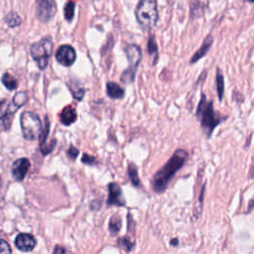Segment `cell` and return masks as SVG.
Returning <instances> with one entry per match:
<instances>
[{
    "label": "cell",
    "instance_id": "52a82bcc",
    "mask_svg": "<svg viewBox=\"0 0 254 254\" xmlns=\"http://www.w3.org/2000/svg\"><path fill=\"white\" fill-rule=\"evenodd\" d=\"M36 13L42 22H48L56 13L55 0H37Z\"/></svg>",
    "mask_w": 254,
    "mask_h": 254
},
{
    "label": "cell",
    "instance_id": "30bf717a",
    "mask_svg": "<svg viewBox=\"0 0 254 254\" xmlns=\"http://www.w3.org/2000/svg\"><path fill=\"white\" fill-rule=\"evenodd\" d=\"M49 133H50V121H49V118L46 116L44 127H42V131L39 136L40 137V148H41V152L43 153V155H47V154L51 153L55 147V144L57 143L56 140H52V142L50 144L47 143Z\"/></svg>",
    "mask_w": 254,
    "mask_h": 254
},
{
    "label": "cell",
    "instance_id": "9c48e42d",
    "mask_svg": "<svg viewBox=\"0 0 254 254\" xmlns=\"http://www.w3.org/2000/svg\"><path fill=\"white\" fill-rule=\"evenodd\" d=\"M107 204L108 205H117V206L125 205V197L123 195L122 190H121L120 186L116 183H110L108 185Z\"/></svg>",
    "mask_w": 254,
    "mask_h": 254
},
{
    "label": "cell",
    "instance_id": "ba28073f",
    "mask_svg": "<svg viewBox=\"0 0 254 254\" xmlns=\"http://www.w3.org/2000/svg\"><path fill=\"white\" fill-rule=\"evenodd\" d=\"M56 59L61 64L64 66H70L75 62L76 54L71 46L63 45L58 49L56 53Z\"/></svg>",
    "mask_w": 254,
    "mask_h": 254
},
{
    "label": "cell",
    "instance_id": "e0dca14e",
    "mask_svg": "<svg viewBox=\"0 0 254 254\" xmlns=\"http://www.w3.org/2000/svg\"><path fill=\"white\" fill-rule=\"evenodd\" d=\"M128 177H129V180L131 181L132 185L136 188L140 187L141 183H140V179H139V176H138V171H137V168L134 164L130 163L129 166H128Z\"/></svg>",
    "mask_w": 254,
    "mask_h": 254
},
{
    "label": "cell",
    "instance_id": "7a4b0ae2",
    "mask_svg": "<svg viewBox=\"0 0 254 254\" xmlns=\"http://www.w3.org/2000/svg\"><path fill=\"white\" fill-rule=\"evenodd\" d=\"M196 118L207 136H210L214 128L223 120L222 116L213 109L212 102L206 100L204 94H201V99L197 105Z\"/></svg>",
    "mask_w": 254,
    "mask_h": 254
},
{
    "label": "cell",
    "instance_id": "3957f363",
    "mask_svg": "<svg viewBox=\"0 0 254 254\" xmlns=\"http://www.w3.org/2000/svg\"><path fill=\"white\" fill-rule=\"evenodd\" d=\"M135 16L138 24L144 30L152 29L158 20V9L156 0H140Z\"/></svg>",
    "mask_w": 254,
    "mask_h": 254
},
{
    "label": "cell",
    "instance_id": "8fae6325",
    "mask_svg": "<svg viewBox=\"0 0 254 254\" xmlns=\"http://www.w3.org/2000/svg\"><path fill=\"white\" fill-rule=\"evenodd\" d=\"M16 247L24 252L32 251L36 246V239L29 233H20L15 239Z\"/></svg>",
    "mask_w": 254,
    "mask_h": 254
},
{
    "label": "cell",
    "instance_id": "603a6c76",
    "mask_svg": "<svg viewBox=\"0 0 254 254\" xmlns=\"http://www.w3.org/2000/svg\"><path fill=\"white\" fill-rule=\"evenodd\" d=\"M68 86H69V89H70V91H71L73 97H74L76 100H81L82 97H83V95H84V89H83V87L79 86L78 83H76V85H75V83H74L73 81H71V84L68 83Z\"/></svg>",
    "mask_w": 254,
    "mask_h": 254
},
{
    "label": "cell",
    "instance_id": "9a60e30c",
    "mask_svg": "<svg viewBox=\"0 0 254 254\" xmlns=\"http://www.w3.org/2000/svg\"><path fill=\"white\" fill-rule=\"evenodd\" d=\"M106 92H107V95L113 99H121L124 97V94H125L124 89L118 83L113 81L107 82Z\"/></svg>",
    "mask_w": 254,
    "mask_h": 254
},
{
    "label": "cell",
    "instance_id": "277c9868",
    "mask_svg": "<svg viewBox=\"0 0 254 254\" xmlns=\"http://www.w3.org/2000/svg\"><path fill=\"white\" fill-rule=\"evenodd\" d=\"M20 122L23 136L25 139L33 141L40 136L43 126L41 119L37 114L30 111L23 112Z\"/></svg>",
    "mask_w": 254,
    "mask_h": 254
},
{
    "label": "cell",
    "instance_id": "d6986e66",
    "mask_svg": "<svg viewBox=\"0 0 254 254\" xmlns=\"http://www.w3.org/2000/svg\"><path fill=\"white\" fill-rule=\"evenodd\" d=\"M121 224H122V221H121L120 215L114 214V215L110 218V220H109V224H108L109 231H110L113 235H115V234L118 233V231L120 230Z\"/></svg>",
    "mask_w": 254,
    "mask_h": 254
},
{
    "label": "cell",
    "instance_id": "8992f818",
    "mask_svg": "<svg viewBox=\"0 0 254 254\" xmlns=\"http://www.w3.org/2000/svg\"><path fill=\"white\" fill-rule=\"evenodd\" d=\"M125 54L129 62V67L122 73L121 81L124 83H131L134 80L137 66L142 58V53L137 45H128L125 48Z\"/></svg>",
    "mask_w": 254,
    "mask_h": 254
},
{
    "label": "cell",
    "instance_id": "1f68e13d",
    "mask_svg": "<svg viewBox=\"0 0 254 254\" xmlns=\"http://www.w3.org/2000/svg\"><path fill=\"white\" fill-rule=\"evenodd\" d=\"M247 1H249V2H253V0H247Z\"/></svg>",
    "mask_w": 254,
    "mask_h": 254
},
{
    "label": "cell",
    "instance_id": "5b68a950",
    "mask_svg": "<svg viewBox=\"0 0 254 254\" xmlns=\"http://www.w3.org/2000/svg\"><path fill=\"white\" fill-rule=\"evenodd\" d=\"M53 53V41L50 37L36 42L31 47V55L41 69L47 67L50 57Z\"/></svg>",
    "mask_w": 254,
    "mask_h": 254
},
{
    "label": "cell",
    "instance_id": "d6a6232c",
    "mask_svg": "<svg viewBox=\"0 0 254 254\" xmlns=\"http://www.w3.org/2000/svg\"><path fill=\"white\" fill-rule=\"evenodd\" d=\"M0 187H1V178H0Z\"/></svg>",
    "mask_w": 254,
    "mask_h": 254
},
{
    "label": "cell",
    "instance_id": "6da1fadb",
    "mask_svg": "<svg viewBox=\"0 0 254 254\" xmlns=\"http://www.w3.org/2000/svg\"><path fill=\"white\" fill-rule=\"evenodd\" d=\"M187 159V151L178 149L167 161V163L157 171L153 179V189L156 192H163L167 189L169 183L175 174L184 166Z\"/></svg>",
    "mask_w": 254,
    "mask_h": 254
},
{
    "label": "cell",
    "instance_id": "cb8c5ba5",
    "mask_svg": "<svg viewBox=\"0 0 254 254\" xmlns=\"http://www.w3.org/2000/svg\"><path fill=\"white\" fill-rule=\"evenodd\" d=\"M5 21H6V23L8 24V26L9 27H17V26H19L20 24H21V18H20V16L16 13V12H10L7 16H6V18H5Z\"/></svg>",
    "mask_w": 254,
    "mask_h": 254
},
{
    "label": "cell",
    "instance_id": "7c38bea8",
    "mask_svg": "<svg viewBox=\"0 0 254 254\" xmlns=\"http://www.w3.org/2000/svg\"><path fill=\"white\" fill-rule=\"evenodd\" d=\"M30 169V161L27 158L16 160L12 166V174L16 181H23Z\"/></svg>",
    "mask_w": 254,
    "mask_h": 254
},
{
    "label": "cell",
    "instance_id": "d4e9b609",
    "mask_svg": "<svg viewBox=\"0 0 254 254\" xmlns=\"http://www.w3.org/2000/svg\"><path fill=\"white\" fill-rule=\"evenodd\" d=\"M74 8H75V3L71 0H69L65 6H64V18L67 21H71L74 15Z\"/></svg>",
    "mask_w": 254,
    "mask_h": 254
},
{
    "label": "cell",
    "instance_id": "4dcf8cb0",
    "mask_svg": "<svg viewBox=\"0 0 254 254\" xmlns=\"http://www.w3.org/2000/svg\"><path fill=\"white\" fill-rule=\"evenodd\" d=\"M171 244L172 245H178V239L176 238V239H172L171 240Z\"/></svg>",
    "mask_w": 254,
    "mask_h": 254
},
{
    "label": "cell",
    "instance_id": "f546056e",
    "mask_svg": "<svg viewBox=\"0 0 254 254\" xmlns=\"http://www.w3.org/2000/svg\"><path fill=\"white\" fill-rule=\"evenodd\" d=\"M54 254H65V249L60 245H57L54 249Z\"/></svg>",
    "mask_w": 254,
    "mask_h": 254
},
{
    "label": "cell",
    "instance_id": "5bb4252c",
    "mask_svg": "<svg viewBox=\"0 0 254 254\" xmlns=\"http://www.w3.org/2000/svg\"><path fill=\"white\" fill-rule=\"evenodd\" d=\"M212 43H213L212 37H211L210 35L207 36V37L204 39V41H203L201 47L194 53V55H193L192 58L190 59V64H194L195 62H197L198 60H200L201 58H203V57L206 55V53L209 51V48L211 47Z\"/></svg>",
    "mask_w": 254,
    "mask_h": 254
},
{
    "label": "cell",
    "instance_id": "f1b7e54d",
    "mask_svg": "<svg viewBox=\"0 0 254 254\" xmlns=\"http://www.w3.org/2000/svg\"><path fill=\"white\" fill-rule=\"evenodd\" d=\"M78 153H79L78 150H77L75 147H73V146H70L69 149L67 150V155H68V157L71 158V159H75V158L77 157Z\"/></svg>",
    "mask_w": 254,
    "mask_h": 254
},
{
    "label": "cell",
    "instance_id": "ac0fdd59",
    "mask_svg": "<svg viewBox=\"0 0 254 254\" xmlns=\"http://www.w3.org/2000/svg\"><path fill=\"white\" fill-rule=\"evenodd\" d=\"M28 100V95L26 92L24 91H20V92H17L14 97H13V100L11 102V105L12 107L17 110L20 106L24 105L26 103V101Z\"/></svg>",
    "mask_w": 254,
    "mask_h": 254
},
{
    "label": "cell",
    "instance_id": "4316f807",
    "mask_svg": "<svg viewBox=\"0 0 254 254\" xmlns=\"http://www.w3.org/2000/svg\"><path fill=\"white\" fill-rule=\"evenodd\" d=\"M0 254H11L10 245L2 239H0Z\"/></svg>",
    "mask_w": 254,
    "mask_h": 254
},
{
    "label": "cell",
    "instance_id": "44dd1931",
    "mask_svg": "<svg viewBox=\"0 0 254 254\" xmlns=\"http://www.w3.org/2000/svg\"><path fill=\"white\" fill-rule=\"evenodd\" d=\"M2 83L6 86L7 89L13 90L18 86V82L15 77H13L9 73H4L2 76Z\"/></svg>",
    "mask_w": 254,
    "mask_h": 254
},
{
    "label": "cell",
    "instance_id": "ffe728a7",
    "mask_svg": "<svg viewBox=\"0 0 254 254\" xmlns=\"http://www.w3.org/2000/svg\"><path fill=\"white\" fill-rule=\"evenodd\" d=\"M148 52H149V55L153 59V61H152L153 64H155L158 60V46H157L156 41L153 36H150L149 41H148Z\"/></svg>",
    "mask_w": 254,
    "mask_h": 254
},
{
    "label": "cell",
    "instance_id": "4fadbf2b",
    "mask_svg": "<svg viewBox=\"0 0 254 254\" xmlns=\"http://www.w3.org/2000/svg\"><path fill=\"white\" fill-rule=\"evenodd\" d=\"M76 111L75 109L70 106V105H67L65 106L61 114H60V120H61V123L64 126H69L70 124H72L75 120H76Z\"/></svg>",
    "mask_w": 254,
    "mask_h": 254
},
{
    "label": "cell",
    "instance_id": "2e32d148",
    "mask_svg": "<svg viewBox=\"0 0 254 254\" xmlns=\"http://www.w3.org/2000/svg\"><path fill=\"white\" fill-rule=\"evenodd\" d=\"M15 111L16 110L12 107L11 103H8L6 99H0V119H6Z\"/></svg>",
    "mask_w": 254,
    "mask_h": 254
},
{
    "label": "cell",
    "instance_id": "7402d4cb",
    "mask_svg": "<svg viewBox=\"0 0 254 254\" xmlns=\"http://www.w3.org/2000/svg\"><path fill=\"white\" fill-rule=\"evenodd\" d=\"M216 90H217L219 100H222L223 92H224V79H223V74L219 69H217V72H216Z\"/></svg>",
    "mask_w": 254,
    "mask_h": 254
},
{
    "label": "cell",
    "instance_id": "484cf974",
    "mask_svg": "<svg viewBox=\"0 0 254 254\" xmlns=\"http://www.w3.org/2000/svg\"><path fill=\"white\" fill-rule=\"evenodd\" d=\"M117 242H118V245H120V247H122L125 251H128V252H129V251L133 248V246H134V242L131 241V240L129 239V237H127V236L118 238Z\"/></svg>",
    "mask_w": 254,
    "mask_h": 254
},
{
    "label": "cell",
    "instance_id": "83f0119b",
    "mask_svg": "<svg viewBox=\"0 0 254 254\" xmlns=\"http://www.w3.org/2000/svg\"><path fill=\"white\" fill-rule=\"evenodd\" d=\"M81 161L84 163V164H87V165H94L96 160L94 157L88 155V154H83L82 158H81Z\"/></svg>",
    "mask_w": 254,
    "mask_h": 254
}]
</instances>
